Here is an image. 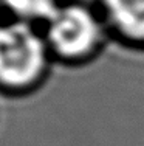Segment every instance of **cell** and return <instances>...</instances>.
<instances>
[{
	"label": "cell",
	"instance_id": "6da1fadb",
	"mask_svg": "<svg viewBox=\"0 0 144 146\" xmlns=\"http://www.w3.org/2000/svg\"><path fill=\"white\" fill-rule=\"evenodd\" d=\"M45 61L43 44L25 23L0 28V82L25 86L40 73Z\"/></svg>",
	"mask_w": 144,
	"mask_h": 146
},
{
	"label": "cell",
	"instance_id": "7a4b0ae2",
	"mask_svg": "<svg viewBox=\"0 0 144 146\" xmlns=\"http://www.w3.org/2000/svg\"><path fill=\"white\" fill-rule=\"evenodd\" d=\"M48 37L62 54L78 56L95 45L98 39V23L87 9L68 6L57 9L50 17Z\"/></svg>",
	"mask_w": 144,
	"mask_h": 146
},
{
	"label": "cell",
	"instance_id": "3957f363",
	"mask_svg": "<svg viewBox=\"0 0 144 146\" xmlns=\"http://www.w3.org/2000/svg\"><path fill=\"white\" fill-rule=\"evenodd\" d=\"M108 16L126 36L144 39V0H105Z\"/></svg>",
	"mask_w": 144,
	"mask_h": 146
},
{
	"label": "cell",
	"instance_id": "277c9868",
	"mask_svg": "<svg viewBox=\"0 0 144 146\" xmlns=\"http://www.w3.org/2000/svg\"><path fill=\"white\" fill-rule=\"evenodd\" d=\"M2 2L17 14L33 19L40 17L50 19L57 11L54 0H2Z\"/></svg>",
	"mask_w": 144,
	"mask_h": 146
}]
</instances>
